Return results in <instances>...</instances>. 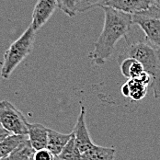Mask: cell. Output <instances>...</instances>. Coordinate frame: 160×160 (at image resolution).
I'll return each instance as SVG.
<instances>
[{
  "mask_svg": "<svg viewBox=\"0 0 160 160\" xmlns=\"http://www.w3.org/2000/svg\"><path fill=\"white\" fill-rule=\"evenodd\" d=\"M28 139V135L11 134L0 143V159L9 156L17 147Z\"/></svg>",
  "mask_w": 160,
  "mask_h": 160,
  "instance_id": "5bb4252c",
  "label": "cell"
},
{
  "mask_svg": "<svg viewBox=\"0 0 160 160\" xmlns=\"http://www.w3.org/2000/svg\"><path fill=\"white\" fill-rule=\"evenodd\" d=\"M119 64L121 73L128 79L139 78L144 73H145L143 65L133 58L124 59L123 61L119 63Z\"/></svg>",
  "mask_w": 160,
  "mask_h": 160,
  "instance_id": "4fadbf2b",
  "label": "cell"
},
{
  "mask_svg": "<svg viewBox=\"0 0 160 160\" xmlns=\"http://www.w3.org/2000/svg\"><path fill=\"white\" fill-rule=\"evenodd\" d=\"M104 10V26L94 50L88 57L98 65L104 64L112 55L117 42L122 38H126L132 25V15L119 11L110 7H102Z\"/></svg>",
  "mask_w": 160,
  "mask_h": 160,
  "instance_id": "6da1fadb",
  "label": "cell"
},
{
  "mask_svg": "<svg viewBox=\"0 0 160 160\" xmlns=\"http://www.w3.org/2000/svg\"><path fill=\"white\" fill-rule=\"evenodd\" d=\"M148 87L149 86L145 85L139 79H128L126 83L122 86L121 91L125 98H129L133 101H138L145 97Z\"/></svg>",
  "mask_w": 160,
  "mask_h": 160,
  "instance_id": "30bf717a",
  "label": "cell"
},
{
  "mask_svg": "<svg viewBox=\"0 0 160 160\" xmlns=\"http://www.w3.org/2000/svg\"><path fill=\"white\" fill-rule=\"evenodd\" d=\"M73 135L71 133H62L54 130L48 128V144L47 149L52 152L55 157H58L63 151L64 146L69 142Z\"/></svg>",
  "mask_w": 160,
  "mask_h": 160,
  "instance_id": "8fae6325",
  "label": "cell"
},
{
  "mask_svg": "<svg viewBox=\"0 0 160 160\" xmlns=\"http://www.w3.org/2000/svg\"><path fill=\"white\" fill-rule=\"evenodd\" d=\"M132 24L138 25L144 33V40L160 52V8L151 6L148 9L132 15Z\"/></svg>",
  "mask_w": 160,
  "mask_h": 160,
  "instance_id": "277c9868",
  "label": "cell"
},
{
  "mask_svg": "<svg viewBox=\"0 0 160 160\" xmlns=\"http://www.w3.org/2000/svg\"><path fill=\"white\" fill-rule=\"evenodd\" d=\"M152 6H155V7H158L160 8V0H150Z\"/></svg>",
  "mask_w": 160,
  "mask_h": 160,
  "instance_id": "44dd1931",
  "label": "cell"
},
{
  "mask_svg": "<svg viewBox=\"0 0 160 160\" xmlns=\"http://www.w3.org/2000/svg\"><path fill=\"white\" fill-rule=\"evenodd\" d=\"M10 135H11V133L7 129L4 128V126L0 122V143L2 141H4L6 138H8V136H10Z\"/></svg>",
  "mask_w": 160,
  "mask_h": 160,
  "instance_id": "ffe728a7",
  "label": "cell"
},
{
  "mask_svg": "<svg viewBox=\"0 0 160 160\" xmlns=\"http://www.w3.org/2000/svg\"><path fill=\"white\" fill-rule=\"evenodd\" d=\"M133 58L143 65L144 72L152 78L151 87L154 97L160 98V52L145 41L128 43L118 55V63L124 59Z\"/></svg>",
  "mask_w": 160,
  "mask_h": 160,
  "instance_id": "7a4b0ae2",
  "label": "cell"
},
{
  "mask_svg": "<svg viewBox=\"0 0 160 160\" xmlns=\"http://www.w3.org/2000/svg\"><path fill=\"white\" fill-rule=\"evenodd\" d=\"M116 150L113 147H104L95 144L90 150L81 155L80 160H114Z\"/></svg>",
  "mask_w": 160,
  "mask_h": 160,
  "instance_id": "7c38bea8",
  "label": "cell"
},
{
  "mask_svg": "<svg viewBox=\"0 0 160 160\" xmlns=\"http://www.w3.org/2000/svg\"><path fill=\"white\" fill-rule=\"evenodd\" d=\"M35 150L32 148L29 138L20 144L16 149L7 158L0 160H33Z\"/></svg>",
  "mask_w": 160,
  "mask_h": 160,
  "instance_id": "9a60e30c",
  "label": "cell"
},
{
  "mask_svg": "<svg viewBox=\"0 0 160 160\" xmlns=\"http://www.w3.org/2000/svg\"><path fill=\"white\" fill-rule=\"evenodd\" d=\"M77 146L79 150L80 154H84L90 150L95 144L90 138L89 132L86 123V108L85 106H81L79 116L77 120V123L73 131Z\"/></svg>",
  "mask_w": 160,
  "mask_h": 160,
  "instance_id": "52a82bcc",
  "label": "cell"
},
{
  "mask_svg": "<svg viewBox=\"0 0 160 160\" xmlns=\"http://www.w3.org/2000/svg\"><path fill=\"white\" fill-rule=\"evenodd\" d=\"M28 138L35 151L47 148L48 144V128L41 123L28 124Z\"/></svg>",
  "mask_w": 160,
  "mask_h": 160,
  "instance_id": "9c48e42d",
  "label": "cell"
},
{
  "mask_svg": "<svg viewBox=\"0 0 160 160\" xmlns=\"http://www.w3.org/2000/svg\"><path fill=\"white\" fill-rule=\"evenodd\" d=\"M58 158L61 160H80L81 154H80L79 150L76 144L74 133H73L71 139L69 140V142L64 146L63 151L58 156Z\"/></svg>",
  "mask_w": 160,
  "mask_h": 160,
  "instance_id": "2e32d148",
  "label": "cell"
},
{
  "mask_svg": "<svg viewBox=\"0 0 160 160\" xmlns=\"http://www.w3.org/2000/svg\"><path fill=\"white\" fill-rule=\"evenodd\" d=\"M35 34L36 32L30 26L6 51L1 67V77L3 78L8 79L17 66L32 52Z\"/></svg>",
  "mask_w": 160,
  "mask_h": 160,
  "instance_id": "3957f363",
  "label": "cell"
},
{
  "mask_svg": "<svg viewBox=\"0 0 160 160\" xmlns=\"http://www.w3.org/2000/svg\"><path fill=\"white\" fill-rule=\"evenodd\" d=\"M108 0H78L77 12H85L98 7H104Z\"/></svg>",
  "mask_w": 160,
  "mask_h": 160,
  "instance_id": "e0dca14e",
  "label": "cell"
},
{
  "mask_svg": "<svg viewBox=\"0 0 160 160\" xmlns=\"http://www.w3.org/2000/svg\"><path fill=\"white\" fill-rule=\"evenodd\" d=\"M58 8V0H38L35 4L31 27L34 32H37L51 18Z\"/></svg>",
  "mask_w": 160,
  "mask_h": 160,
  "instance_id": "8992f818",
  "label": "cell"
},
{
  "mask_svg": "<svg viewBox=\"0 0 160 160\" xmlns=\"http://www.w3.org/2000/svg\"><path fill=\"white\" fill-rule=\"evenodd\" d=\"M78 0H58V8L68 17L73 18L77 14Z\"/></svg>",
  "mask_w": 160,
  "mask_h": 160,
  "instance_id": "ac0fdd59",
  "label": "cell"
},
{
  "mask_svg": "<svg viewBox=\"0 0 160 160\" xmlns=\"http://www.w3.org/2000/svg\"><path fill=\"white\" fill-rule=\"evenodd\" d=\"M0 122L11 134L28 135L29 122L23 113L8 100L0 101Z\"/></svg>",
  "mask_w": 160,
  "mask_h": 160,
  "instance_id": "5b68a950",
  "label": "cell"
},
{
  "mask_svg": "<svg viewBox=\"0 0 160 160\" xmlns=\"http://www.w3.org/2000/svg\"><path fill=\"white\" fill-rule=\"evenodd\" d=\"M54 160H61V159H60V158H59L58 157H55V159H54Z\"/></svg>",
  "mask_w": 160,
  "mask_h": 160,
  "instance_id": "7402d4cb",
  "label": "cell"
},
{
  "mask_svg": "<svg viewBox=\"0 0 160 160\" xmlns=\"http://www.w3.org/2000/svg\"><path fill=\"white\" fill-rule=\"evenodd\" d=\"M55 156L50 152L47 148L45 149H41L38 151H35L34 156H33V160H54Z\"/></svg>",
  "mask_w": 160,
  "mask_h": 160,
  "instance_id": "d6986e66",
  "label": "cell"
},
{
  "mask_svg": "<svg viewBox=\"0 0 160 160\" xmlns=\"http://www.w3.org/2000/svg\"><path fill=\"white\" fill-rule=\"evenodd\" d=\"M152 6L150 0H108L105 7L133 15L148 9Z\"/></svg>",
  "mask_w": 160,
  "mask_h": 160,
  "instance_id": "ba28073f",
  "label": "cell"
}]
</instances>
